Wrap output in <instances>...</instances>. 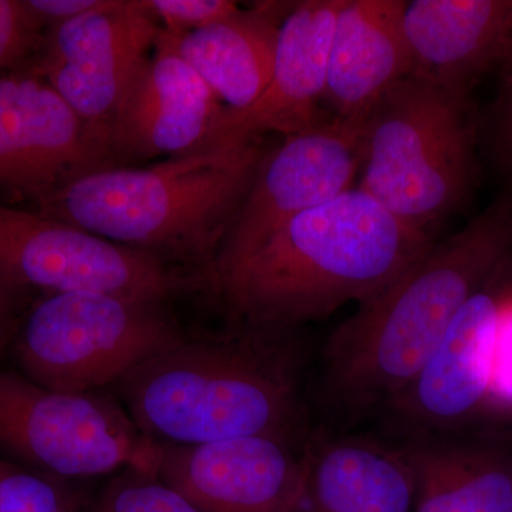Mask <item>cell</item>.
Here are the masks:
<instances>
[{
  "instance_id": "6da1fadb",
  "label": "cell",
  "mask_w": 512,
  "mask_h": 512,
  "mask_svg": "<svg viewBox=\"0 0 512 512\" xmlns=\"http://www.w3.org/2000/svg\"><path fill=\"white\" fill-rule=\"evenodd\" d=\"M433 244L431 234L353 187L295 215L205 285L235 328L285 335L345 303L369 301Z\"/></svg>"
},
{
  "instance_id": "7a4b0ae2",
  "label": "cell",
  "mask_w": 512,
  "mask_h": 512,
  "mask_svg": "<svg viewBox=\"0 0 512 512\" xmlns=\"http://www.w3.org/2000/svg\"><path fill=\"white\" fill-rule=\"evenodd\" d=\"M512 254V200L500 198L434 242L396 281L359 303L325 349L333 394L350 410L389 404L439 346L464 302Z\"/></svg>"
},
{
  "instance_id": "3957f363",
  "label": "cell",
  "mask_w": 512,
  "mask_h": 512,
  "mask_svg": "<svg viewBox=\"0 0 512 512\" xmlns=\"http://www.w3.org/2000/svg\"><path fill=\"white\" fill-rule=\"evenodd\" d=\"M286 335L234 328L185 338L117 383L127 413L156 443L195 446L252 436L291 441L299 380Z\"/></svg>"
},
{
  "instance_id": "277c9868",
  "label": "cell",
  "mask_w": 512,
  "mask_h": 512,
  "mask_svg": "<svg viewBox=\"0 0 512 512\" xmlns=\"http://www.w3.org/2000/svg\"><path fill=\"white\" fill-rule=\"evenodd\" d=\"M264 154L251 140L147 167L101 168L37 205L97 237L192 264L205 281Z\"/></svg>"
},
{
  "instance_id": "5b68a950",
  "label": "cell",
  "mask_w": 512,
  "mask_h": 512,
  "mask_svg": "<svg viewBox=\"0 0 512 512\" xmlns=\"http://www.w3.org/2000/svg\"><path fill=\"white\" fill-rule=\"evenodd\" d=\"M474 147L470 97L404 77L363 121L357 187L404 224L431 234L466 200L476 173Z\"/></svg>"
},
{
  "instance_id": "8992f818",
  "label": "cell",
  "mask_w": 512,
  "mask_h": 512,
  "mask_svg": "<svg viewBox=\"0 0 512 512\" xmlns=\"http://www.w3.org/2000/svg\"><path fill=\"white\" fill-rule=\"evenodd\" d=\"M187 338L163 305L94 292L52 293L13 335L20 373L46 389L96 392Z\"/></svg>"
},
{
  "instance_id": "52a82bcc",
  "label": "cell",
  "mask_w": 512,
  "mask_h": 512,
  "mask_svg": "<svg viewBox=\"0 0 512 512\" xmlns=\"http://www.w3.org/2000/svg\"><path fill=\"white\" fill-rule=\"evenodd\" d=\"M0 454L60 478L136 470L156 476L158 443L110 397L46 389L0 369Z\"/></svg>"
},
{
  "instance_id": "ba28073f",
  "label": "cell",
  "mask_w": 512,
  "mask_h": 512,
  "mask_svg": "<svg viewBox=\"0 0 512 512\" xmlns=\"http://www.w3.org/2000/svg\"><path fill=\"white\" fill-rule=\"evenodd\" d=\"M0 284L52 293L94 292L170 301L205 288L201 275L92 232L0 204Z\"/></svg>"
},
{
  "instance_id": "9c48e42d",
  "label": "cell",
  "mask_w": 512,
  "mask_h": 512,
  "mask_svg": "<svg viewBox=\"0 0 512 512\" xmlns=\"http://www.w3.org/2000/svg\"><path fill=\"white\" fill-rule=\"evenodd\" d=\"M160 32L138 0H106L92 12L52 26L42 57L29 69L76 111L107 161L111 121L153 55Z\"/></svg>"
},
{
  "instance_id": "30bf717a",
  "label": "cell",
  "mask_w": 512,
  "mask_h": 512,
  "mask_svg": "<svg viewBox=\"0 0 512 512\" xmlns=\"http://www.w3.org/2000/svg\"><path fill=\"white\" fill-rule=\"evenodd\" d=\"M363 124L330 119L265 151L207 276L251 254L295 215L352 190Z\"/></svg>"
},
{
  "instance_id": "8fae6325",
  "label": "cell",
  "mask_w": 512,
  "mask_h": 512,
  "mask_svg": "<svg viewBox=\"0 0 512 512\" xmlns=\"http://www.w3.org/2000/svg\"><path fill=\"white\" fill-rule=\"evenodd\" d=\"M511 295L512 254L464 302L423 369L387 404L407 427L433 433L483 416L498 323Z\"/></svg>"
},
{
  "instance_id": "7c38bea8",
  "label": "cell",
  "mask_w": 512,
  "mask_h": 512,
  "mask_svg": "<svg viewBox=\"0 0 512 512\" xmlns=\"http://www.w3.org/2000/svg\"><path fill=\"white\" fill-rule=\"evenodd\" d=\"M107 167L86 124L42 77L30 70L0 77V194L40 204Z\"/></svg>"
},
{
  "instance_id": "4fadbf2b",
  "label": "cell",
  "mask_w": 512,
  "mask_h": 512,
  "mask_svg": "<svg viewBox=\"0 0 512 512\" xmlns=\"http://www.w3.org/2000/svg\"><path fill=\"white\" fill-rule=\"evenodd\" d=\"M156 476L200 512H299L305 466L291 441L252 436L158 443Z\"/></svg>"
},
{
  "instance_id": "5bb4252c",
  "label": "cell",
  "mask_w": 512,
  "mask_h": 512,
  "mask_svg": "<svg viewBox=\"0 0 512 512\" xmlns=\"http://www.w3.org/2000/svg\"><path fill=\"white\" fill-rule=\"evenodd\" d=\"M224 109L161 28L153 55L111 121V167L205 150Z\"/></svg>"
},
{
  "instance_id": "9a60e30c",
  "label": "cell",
  "mask_w": 512,
  "mask_h": 512,
  "mask_svg": "<svg viewBox=\"0 0 512 512\" xmlns=\"http://www.w3.org/2000/svg\"><path fill=\"white\" fill-rule=\"evenodd\" d=\"M340 5L342 0L292 2L279 28L271 83L248 109L222 111L205 150L256 140L266 131L296 136L330 119L320 107Z\"/></svg>"
},
{
  "instance_id": "2e32d148",
  "label": "cell",
  "mask_w": 512,
  "mask_h": 512,
  "mask_svg": "<svg viewBox=\"0 0 512 512\" xmlns=\"http://www.w3.org/2000/svg\"><path fill=\"white\" fill-rule=\"evenodd\" d=\"M412 76L470 97L512 45V0H413L403 15Z\"/></svg>"
},
{
  "instance_id": "e0dca14e",
  "label": "cell",
  "mask_w": 512,
  "mask_h": 512,
  "mask_svg": "<svg viewBox=\"0 0 512 512\" xmlns=\"http://www.w3.org/2000/svg\"><path fill=\"white\" fill-rule=\"evenodd\" d=\"M403 0H342L332 39L323 106L332 119L363 124L384 93L412 76Z\"/></svg>"
},
{
  "instance_id": "ac0fdd59",
  "label": "cell",
  "mask_w": 512,
  "mask_h": 512,
  "mask_svg": "<svg viewBox=\"0 0 512 512\" xmlns=\"http://www.w3.org/2000/svg\"><path fill=\"white\" fill-rule=\"evenodd\" d=\"M291 6L262 2L191 32L164 30L225 109L245 110L271 83L279 28Z\"/></svg>"
},
{
  "instance_id": "d6986e66",
  "label": "cell",
  "mask_w": 512,
  "mask_h": 512,
  "mask_svg": "<svg viewBox=\"0 0 512 512\" xmlns=\"http://www.w3.org/2000/svg\"><path fill=\"white\" fill-rule=\"evenodd\" d=\"M303 466L299 512H413V473L403 448L316 440L303 453Z\"/></svg>"
},
{
  "instance_id": "ffe728a7",
  "label": "cell",
  "mask_w": 512,
  "mask_h": 512,
  "mask_svg": "<svg viewBox=\"0 0 512 512\" xmlns=\"http://www.w3.org/2000/svg\"><path fill=\"white\" fill-rule=\"evenodd\" d=\"M403 451L413 512H512V460L503 448L421 439Z\"/></svg>"
},
{
  "instance_id": "44dd1931",
  "label": "cell",
  "mask_w": 512,
  "mask_h": 512,
  "mask_svg": "<svg viewBox=\"0 0 512 512\" xmlns=\"http://www.w3.org/2000/svg\"><path fill=\"white\" fill-rule=\"evenodd\" d=\"M67 481L0 457V512H82Z\"/></svg>"
},
{
  "instance_id": "7402d4cb",
  "label": "cell",
  "mask_w": 512,
  "mask_h": 512,
  "mask_svg": "<svg viewBox=\"0 0 512 512\" xmlns=\"http://www.w3.org/2000/svg\"><path fill=\"white\" fill-rule=\"evenodd\" d=\"M82 512H200L160 478L121 471Z\"/></svg>"
},
{
  "instance_id": "603a6c76",
  "label": "cell",
  "mask_w": 512,
  "mask_h": 512,
  "mask_svg": "<svg viewBox=\"0 0 512 512\" xmlns=\"http://www.w3.org/2000/svg\"><path fill=\"white\" fill-rule=\"evenodd\" d=\"M43 26L25 3L0 0V70L19 66L45 45Z\"/></svg>"
},
{
  "instance_id": "cb8c5ba5",
  "label": "cell",
  "mask_w": 512,
  "mask_h": 512,
  "mask_svg": "<svg viewBox=\"0 0 512 512\" xmlns=\"http://www.w3.org/2000/svg\"><path fill=\"white\" fill-rule=\"evenodd\" d=\"M141 8L150 13L161 28L171 32H191L205 28L238 13L237 2L232 0H138Z\"/></svg>"
},
{
  "instance_id": "d4e9b609",
  "label": "cell",
  "mask_w": 512,
  "mask_h": 512,
  "mask_svg": "<svg viewBox=\"0 0 512 512\" xmlns=\"http://www.w3.org/2000/svg\"><path fill=\"white\" fill-rule=\"evenodd\" d=\"M483 416L512 420V295L498 323L490 387Z\"/></svg>"
},
{
  "instance_id": "484cf974",
  "label": "cell",
  "mask_w": 512,
  "mask_h": 512,
  "mask_svg": "<svg viewBox=\"0 0 512 512\" xmlns=\"http://www.w3.org/2000/svg\"><path fill=\"white\" fill-rule=\"evenodd\" d=\"M104 2L106 0H23L26 8L50 28L92 12Z\"/></svg>"
},
{
  "instance_id": "4316f807",
  "label": "cell",
  "mask_w": 512,
  "mask_h": 512,
  "mask_svg": "<svg viewBox=\"0 0 512 512\" xmlns=\"http://www.w3.org/2000/svg\"><path fill=\"white\" fill-rule=\"evenodd\" d=\"M13 289L0 284V350H2L9 338L15 333L12 332L13 325Z\"/></svg>"
},
{
  "instance_id": "83f0119b",
  "label": "cell",
  "mask_w": 512,
  "mask_h": 512,
  "mask_svg": "<svg viewBox=\"0 0 512 512\" xmlns=\"http://www.w3.org/2000/svg\"><path fill=\"white\" fill-rule=\"evenodd\" d=\"M500 67L501 77H503L505 109H507V116H512V45Z\"/></svg>"
},
{
  "instance_id": "f1b7e54d",
  "label": "cell",
  "mask_w": 512,
  "mask_h": 512,
  "mask_svg": "<svg viewBox=\"0 0 512 512\" xmlns=\"http://www.w3.org/2000/svg\"><path fill=\"white\" fill-rule=\"evenodd\" d=\"M507 127H508V138H510V146L512 153V117H507Z\"/></svg>"
},
{
  "instance_id": "f546056e",
  "label": "cell",
  "mask_w": 512,
  "mask_h": 512,
  "mask_svg": "<svg viewBox=\"0 0 512 512\" xmlns=\"http://www.w3.org/2000/svg\"><path fill=\"white\" fill-rule=\"evenodd\" d=\"M507 117H512V116H507Z\"/></svg>"
}]
</instances>
